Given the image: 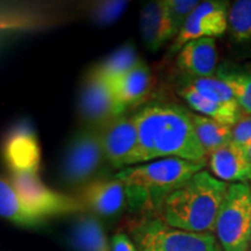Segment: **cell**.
Segmentation results:
<instances>
[{
    "label": "cell",
    "instance_id": "10",
    "mask_svg": "<svg viewBox=\"0 0 251 251\" xmlns=\"http://www.w3.org/2000/svg\"><path fill=\"white\" fill-rule=\"evenodd\" d=\"M2 153L11 172L39 174L41 147L34 127L29 122L21 121L8 131Z\"/></svg>",
    "mask_w": 251,
    "mask_h": 251
},
{
    "label": "cell",
    "instance_id": "20",
    "mask_svg": "<svg viewBox=\"0 0 251 251\" xmlns=\"http://www.w3.org/2000/svg\"><path fill=\"white\" fill-rule=\"evenodd\" d=\"M192 121L198 139L208 155V158L216 150L233 142L231 126L220 124L211 118L196 114V113H192Z\"/></svg>",
    "mask_w": 251,
    "mask_h": 251
},
{
    "label": "cell",
    "instance_id": "5",
    "mask_svg": "<svg viewBox=\"0 0 251 251\" xmlns=\"http://www.w3.org/2000/svg\"><path fill=\"white\" fill-rule=\"evenodd\" d=\"M214 234L224 251H248L251 246V185L229 184Z\"/></svg>",
    "mask_w": 251,
    "mask_h": 251
},
{
    "label": "cell",
    "instance_id": "24",
    "mask_svg": "<svg viewBox=\"0 0 251 251\" xmlns=\"http://www.w3.org/2000/svg\"><path fill=\"white\" fill-rule=\"evenodd\" d=\"M228 29L235 42H251V0H237L229 7Z\"/></svg>",
    "mask_w": 251,
    "mask_h": 251
},
{
    "label": "cell",
    "instance_id": "21",
    "mask_svg": "<svg viewBox=\"0 0 251 251\" xmlns=\"http://www.w3.org/2000/svg\"><path fill=\"white\" fill-rule=\"evenodd\" d=\"M142 59L137 54L136 48L131 43H126L108 56L105 61L97 65L93 71L107 83L119 79L133 70Z\"/></svg>",
    "mask_w": 251,
    "mask_h": 251
},
{
    "label": "cell",
    "instance_id": "6",
    "mask_svg": "<svg viewBox=\"0 0 251 251\" xmlns=\"http://www.w3.org/2000/svg\"><path fill=\"white\" fill-rule=\"evenodd\" d=\"M11 184L20 199L34 211L52 218L83 212L85 206L77 198L51 190L41 181L39 174L11 172Z\"/></svg>",
    "mask_w": 251,
    "mask_h": 251
},
{
    "label": "cell",
    "instance_id": "2",
    "mask_svg": "<svg viewBox=\"0 0 251 251\" xmlns=\"http://www.w3.org/2000/svg\"><path fill=\"white\" fill-rule=\"evenodd\" d=\"M229 184L200 171L165 197L159 218L171 227L194 233H214Z\"/></svg>",
    "mask_w": 251,
    "mask_h": 251
},
{
    "label": "cell",
    "instance_id": "17",
    "mask_svg": "<svg viewBox=\"0 0 251 251\" xmlns=\"http://www.w3.org/2000/svg\"><path fill=\"white\" fill-rule=\"evenodd\" d=\"M0 214L20 227H36L48 220L45 215L28 207L6 178L0 180Z\"/></svg>",
    "mask_w": 251,
    "mask_h": 251
},
{
    "label": "cell",
    "instance_id": "25",
    "mask_svg": "<svg viewBox=\"0 0 251 251\" xmlns=\"http://www.w3.org/2000/svg\"><path fill=\"white\" fill-rule=\"evenodd\" d=\"M127 5V1H119V0L98 1L91 6L90 17L99 26H108L114 24L121 17Z\"/></svg>",
    "mask_w": 251,
    "mask_h": 251
},
{
    "label": "cell",
    "instance_id": "22",
    "mask_svg": "<svg viewBox=\"0 0 251 251\" xmlns=\"http://www.w3.org/2000/svg\"><path fill=\"white\" fill-rule=\"evenodd\" d=\"M216 77L229 86L243 115L251 114V71L230 64L220 65Z\"/></svg>",
    "mask_w": 251,
    "mask_h": 251
},
{
    "label": "cell",
    "instance_id": "26",
    "mask_svg": "<svg viewBox=\"0 0 251 251\" xmlns=\"http://www.w3.org/2000/svg\"><path fill=\"white\" fill-rule=\"evenodd\" d=\"M168 7L169 17H170L172 28H174L175 39L184 27L188 17L192 14L200 1L197 0H165Z\"/></svg>",
    "mask_w": 251,
    "mask_h": 251
},
{
    "label": "cell",
    "instance_id": "15",
    "mask_svg": "<svg viewBox=\"0 0 251 251\" xmlns=\"http://www.w3.org/2000/svg\"><path fill=\"white\" fill-rule=\"evenodd\" d=\"M213 175L222 181H251V161L243 147L235 142L216 150L208 158Z\"/></svg>",
    "mask_w": 251,
    "mask_h": 251
},
{
    "label": "cell",
    "instance_id": "11",
    "mask_svg": "<svg viewBox=\"0 0 251 251\" xmlns=\"http://www.w3.org/2000/svg\"><path fill=\"white\" fill-rule=\"evenodd\" d=\"M79 111L91 124L105 126L124 114L111 85L93 70L87 76L79 97Z\"/></svg>",
    "mask_w": 251,
    "mask_h": 251
},
{
    "label": "cell",
    "instance_id": "4",
    "mask_svg": "<svg viewBox=\"0 0 251 251\" xmlns=\"http://www.w3.org/2000/svg\"><path fill=\"white\" fill-rule=\"evenodd\" d=\"M129 235L139 251H224L214 233L171 227L159 216L134 222Z\"/></svg>",
    "mask_w": 251,
    "mask_h": 251
},
{
    "label": "cell",
    "instance_id": "3",
    "mask_svg": "<svg viewBox=\"0 0 251 251\" xmlns=\"http://www.w3.org/2000/svg\"><path fill=\"white\" fill-rule=\"evenodd\" d=\"M205 166L183 158L168 157L128 166L119 171L115 177L125 184L130 207L158 211L169 193L202 171Z\"/></svg>",
    "mask_w": 251,
    "mask_h": 251
},
{
    "label": "cell",
    "instance_id": "29",
    "mask_svg": "<svg viewBox=\"0 0 251 251\" xmlns=\"http://www.w3.org/2000/svg\"><path fill=\"white\" fill-rule=\"evenodd\" d=\"M243 149H244V151H246V153H247L248 158H249L250 161H251V142L246 144V146L243 147Z\"/></svg>",
    "mask_w": 251,
    "mask_h": 251
},
{
    "label": "cell",
    "instance_id": "9",
    "mask_svg": "<svg viewBox=\"0 0 251 251\" xmlns=\"http://www.w3.org/2000/svg\"><path fill=\"white\" fill-rule=\"evenodd\" d=\"M100 137L105 157L114 168L122 170L131 166L139 146V131L133 117L122 114L113 119L102 126Z\"/></svg>",
    "mask_w": 251,
    "mask_h": 251
},
{
    "label": "cell",
    "instance_id": "23",
    "mask_svg": "<svg viewBox=\"0 0 251 251\" xmlns=\"http://www.w3.org/2000/svg\"><path fill=\"white\" fill-rule=\"evenodd\" d=\"M185 81L190 84L198 93H200L202 97L211 100V101L224 106V107L230 109V111L242 113L231 90L220 78H193L186 76V80Z\"/></svg>",
    "mask_w": 251,
    "mask_h": 251
},
{
    "label": "cell",
    "instance_id": "30",
    "mask_svg": "<svg viewBox=\"0 0 251 251\" xmlns=\"http://www.w3.org/2000/svg\"><path fill=\"white\" fill-rule=\"evenodd\" d=\"M249 251H251V246H250V250Z\"/></svg>",
    "mask_w": 251,
    "mask_h": 251
},
{
    "label": "cell",
    "instance_id": "27",
    "mask_svg": "<svg viewBox=\"0 0 251 251\" xmlns=\"http://www.w3.org/2000/svg\"><path fill=\"white\" fill-rule=\"evenodd\" d=\"M233 142L241 147L251 142V114L243 115L233 127Z\"/></svg>",
    "mask_w": 251,
    "mask_h": 251
},
{
    "label": "cell",
    "instance_id": "16",
    "mask_svg": "<svg viewBox=\"0 0 251 251\" xmlns=\"http://www.w3.org/2000/svg\"><path fill=\"white\" fill-rule=\"evenodd\" d=\"M122 111L142 101L151 85V72L146 62L141 61L137 67L119 79L108 83Z\"/></svg>",
    "mask_w": 251,
    "mask_h": 251
},
{
    "label": "cell",
    "instance_id": "7",
    "mask_svg": "<svg viewBox=\"0 0 251 251\" xmlns=\"http://www.w3.org/2000/svg\"><path fill=\"white\" fill-rule=\"evenodd\" d=\"M105 156L100 133L81 130L70 141L62 161L61 175L69 185L86 183L101 165Z\"/></svg>",
    "mask_w": 251,
    "mask_h": 251
},
{
    "label": "cell",
    "instance_id": "1",
    "mask_svg": "<svg viewBox=\"0 0 251 251\" xmlns=\"http://www.w3.org/2000/svg\"><path fill=\"white\" fill-rule=\"evenodd\" d=\"M131 117L139 131L131 166L168 157L205 165L208 162L187 108L174 102H152Z\"/></svg>",
    "mask_w": 251,
    "mask_h": 251
},
{
    "label": "cell",
    "instance_id": "8",
    "mask_svg": "<svg viewBox=\"0 0 251 251\" xmlns=\"http://www.w3.org/2000/svg\"><path fill=\"white\" fill-rule=\"evenodd\" d=\"M228 1L208 0L200 2L171 43L169 54H178L180 49L192 40L201 37L215 39L224 35L228 28Z\"/></svg>",
    "mask_w": 251,
    "mask_h": 251
},
{
    "label": "cell",
    "instance_id": "14",
    "mask_svg": "<svg viewBox=\"0 0 251 251\" xmlns=\"http://www.w3.org/2000/svg\"><path fill=\"white\" fill-rule=\"evenodd\" d=\"M140 30L147 49L156 52L169 41L175 40L174 28L165 0L148 2L141 11Z\"/></svg>",
    "mask_w": 251,
    "mask_h": 251
},
{
    "label": "cell",
    "instance_id": "12",
    "mask_svg": "<svg viewBox=\"0 0 251 251\" xmlns=\"http://www.w3.org/2000/svg\"><path fill=\"white\" fill-rule=\"evenodd\" d=\"M78 199L85 208L101 216L120 214L127 205H129L125 184L115 176L113 178H100L87 183Z\"/></svg>",
    "mask_w": 251,
    "mask_h": 251
},
{
    "label": "cell",
    "instance_id": "19",
    "mask_svg": "<svg viewBox=\"0 0 251 251\" xmlns=\"http://www.w3.org/2000/svg\"><path fill=\"white\" fill-rule=\"evenodd\" d=\"M177 93L183 98L187 105L198 114L203 115V117L211 118L213 120L234 127L235 125L240 121L243 117V113H237L230 109L224 107V106L218 105V103L211 101L201 94L198 93L190 84L184 80L179 86L177 87Z\"/></svg>",
    "mask_w": 251,
    "mask_h": 251
},
{
    "label": "cell",
    "instance_id": "28",
    "mask_svg": "<svg viewBox=\"0 0 251 251\" xmlns=\"http://www.w3.org/2000/svg\"><path fill=\"white\" fill-rule=\"evenodd\" d=\"M112 251H139L130 236L127 234L118 233L112 238Z\"/></svg>",
    "mask_w": 251,
    "mask_h": 251
},
{
    "label": "cell",
    "instance_id": "13",
    "mask_svg": "<svg viewBox=\"0 0 251 251\" xmlns=\"http://www.w3.org/2000/svg\"><path fill=\"white\" fill-rule=\"evenodd\" d=\"M176 64L187 77H213L218 64L215 39L201 37L187 42L177 54Z\"/></svg>",
    "mask_w": 251,
    "mask_h": 251
},
{
    "label": "cell",
    "instance_id": "18",
    "mask_svg": "<svg viewBox=\"0 0 251 251\" xmlns=\"http://www.w3.org/2000/svg\"><path fill=\"white\" fill-rule=\"evenodd\" d=\"M70 240L77 251H112L101 224L92 215L77 219L72 226Z\"/></svg>",
    "mask_w": 251,
    "mask_h": 251
}]
</instances>
